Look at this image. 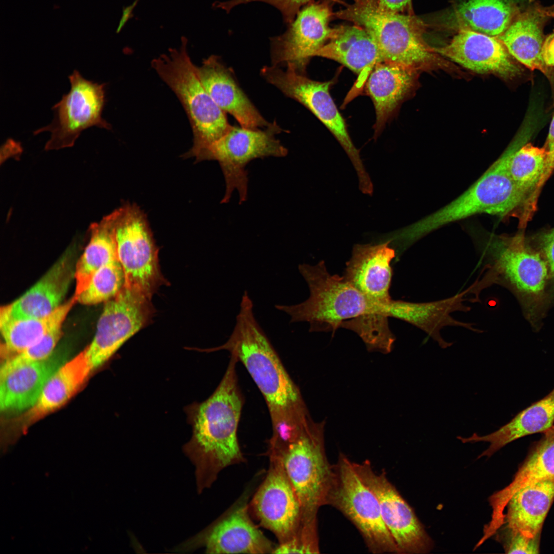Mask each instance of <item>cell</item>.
<instances>
[{"label": "cell", "mask_w": 554, "mask_h": 554, "mask_svg": "<svg viewBox=\"0 0 554 554\" xmlns=\"http://www.w3.org/2000/svg\"><path fill=\"white\" fill-rule=\"evenodd\" d=\"M542 54L545 64L549 67H554V33L544 41Z\"/></svg>", "instance_id": "43"}, {"label": "cell", "mask_w": 554, "mask_h": 554, "mask_svg": "<svg viewBox=\"0 0 554 554\" xmlns=\"http://www.w3.org/2000/svg\"><path fill=\"white\" fill-rule=\"evenodd\" d=\"M325 421L312 419L295 439L282 448L268 452L280 456L302 510V526L317 525L319 509L327 505L334 476L324 444Z\"/></svg>", "instance_id": "8"}, {"label": "cell", "mask_w": 554, "mask_h": 554, "mask_svg": "<svg viewBox=\"0 0 554 554\" xmlns=\"http://www.w3.org/2000/svg\"><path fill=\"white\" fill-rule=\"evenodd\" d=\"M203 87L224 112L232 115L241 126L250 129L268 128L273 123L266 121L235 80L229 68L216 55L205 59L196 67Z\"/></svg>", "instance_id": "24"}, {"label": "cell", "mask_w": 554, "mask_h": 554, "mask_svg": "<svg viewBox=\"0 0 554 554\" xmlns=\"http://www.w3.org/2000/svg\"><path fill=\"white\" fill-rule=\"evenodd\" d=\"M396 257L389 241L377 244H355L347 262L343 276L366 299L372 310L386 315L392 270Z\"/></svg>", "instance_id": "19"}, {"label": "cell", "mask_w": 554, "mask_h": 554, "mask_svg": "<svg viewBox=\"0 0 554 554\" xmlns=\"http://www.w3.org/2000/svg\"><path fill=\"white\" fill-rule=\"evenodd\" d=\"M298 269L308 286L309 296L300 303L275 305L289 316L290 323L307 322L311 332L334 334L344 321L371 311L364 296L343 276L331 274L324 261L301 264Z\"/></svg>", "instance_id": "6"}, {"label": "cell", "mask_w": 554, "mask_h": 554, "mask_svg": "<svg viewBox=\"0 0 554 554\" xmlns=\"http://www.w3.org/2000/svg\"><path fill=\"white\" fill-rule=\"evenodd\" d=\"M228 351L240 361L266 403L272 426L270 442L283 443L294 438L311 419L299 387L256 320L248 292L242 295L233 330L227 341L211 352Z\"/></svg>", "instance_id": "1"}, {"label": "cell", "mask_w": 554, "mask_h": 554, "mask_svg": "<svg viewBox=\"0 0 554 554\" xmlns=\"http://www.w3.org/2000/svg\"><path fill=\"white\" fill-rule=\"evenodd\" d=\"M544 147L546 153L545 165L543 173L536 187V190L538 192L541 191L544 183L554 170V115Z\"/></svg>", "instance_id": "40"}, {"label": "cell", "mask_w": 554, "mask_h": 554, "mask_svg": "<svg viewBox=\"0 0 554 554\" xmlns=\"http://www.w3.org/2000/svg\"><path fill=\"white\" fill-rule=\"evenodd\" d=\"M187 40L179 49L153 59L151 66L175 94L189 118L193 133V145L183 155L195 157L219 140L232 127L225 112L215 103L203 87L196 67L187 51Z\"/></svg>", "instance_id": "5"}, {"label": "cell", "mask_w": 554, "mask_h": 554, "mask_svg": "<svg viewBox=\"0 0 554 554\" xmlns=\"http://www.w3.org/2000/svg\"><path fill=\"white\" fill-rule=\"evenodd\" d=\"M313 0H230L217 2L216 8L229 12L234 7L254 2H261L270 4L277 8L281 13L284 22L289 25L295 18L301 9Z\"/></svg>", "instance_id": "38"}, {"label": "cell", "mask_w": 554, "mask_h": 554, "mask_svg": "<svg viewBox=\"0 0 554 554\" xmlns=\"http://www.w3.org/2000/svg\"><path fill=\"white\" fill-rule=\"evenodd\" d=\"M267 475L253 497L249 511L260 524L271 531L279 544L288 542L301 526L299 499L280 456L270 455Z\"/></svg>", "instance_id": "17"}, {"label": "cell", "mask_w": 554, "mask_h": 554, "mask_svg": "<svg viewBox=\"0 0 554 554\" xmlns=\"http://www.w3.org/2000/svg\"><path fill=\"white\" fill-rule=\"evenodd\" d=\"M554 17V6H534L518 12L506 31L498 38L510 54L531 70H538L550 81L553 73L544 61L542 49L543 26Z\"/></svg>", "instance_id": "27"}, {"label": "cell", "mask_w": 554, "mask_h": 554, "mask_svg": "<svg viewBox=\"0 0 554 554\" xmlns=\"http://www.w3.org/2000/svg\"><path fill=\"white\" fill-rule=\"evenodd\" d=\"M332 16L328 1H312L302 7L284 33L270 38L273 65L304 73L310 58L334 33L335 27L329 26Z\"/></svg>", "instance_id": "14"}, {"label": "cell", "mask_w": 554, "mask_h": 554, "mask_svg": "<svg viewBox=\"0 0 554 554\" xmlns=\"http://www.w3.org/2000/svg\"><path fill=\"white\" fill-rule=\"evenodd\" d=\"M77 303L73 295L51 314L43 317L16 318L0 310L2 350L7 358L38 342L45 334L63 323Z\"/></svg>", "instance_id": "32"}, {"label": "cell", "mask_w": 554, "mask_h": 554, "mask_svg": "<svg viewBox=\"0 0 554 554\" xmlns=\"http://www.w3.org/2000/svg\"><path fill=\"white\" fill-rule=\"evenodd\" d=\"M511 482L489 498L492 511L499 512L517 490L530 483L554 480V425L543 432Z\"/></svg>", "instance_id": "34"}, {"label": "cell", "mask_w": 554, "mask_h": 554, "mask_svg": "<svg viewBox=\"0 0 554 554\" xmlns=\"http://www.w3.org/2000/svg\"><path fill=\"white\" fill-rule=\"evenodd\" d=\"M238 362L231 355L213 393L186 408L192 434L183 450L195 466L198 492L209 488L224 468L245 461L237 434L244 404L236 373Z\"/></svg>", "instance_id": "2"}, {"label": "cell", "mask_w": 554, "mask_h": 554, "mask_svg": "<svg viewBox=\"0 0 554 554\" xmlns=\"http://www.w3.org/2000/svg\"><path fill=\"white\" fill-rule=\"evenodd\" d=\"M63 361L53 355L38 361L7 358L0 371V407L3 411L31 408L51 376Z\"/></svg>", "instance_id": "22"}, {"label": "cell", "mask_w": 554, "mask_h": 554, "mask_svg": "<svg viewBox=\"0 0 554 554\" xmlns=\"http://www.w3.org/2000/svg\"><path fill=\"white\" fill-rule=\"evenodd\" d=\"M75 266L72 255L67 252L31 288L0 310L16 318L43 317L51 314L64 303L74 279Z\"/></svg>", "instance_id": "25"}, {"label": "cell", "mask_w": 554, "mask_h": 554, "mask_svg": "<svg viewBox=\"0 0 554 554\" xmlns=\"http://www.w3.org/2000/svg\"><path fill=\"white\" fill-rule=\"evenodd\" d=\"M363 483L379 502L382 518L398 549V553L428 552L432 542L412 508L388 479L386 472H375L370 461L353 462Z\"/></svg>", "instance_id": "15"}, {"label": "cell", "mask_w": 554, "mask_h": 554, "mask_svg": "<svg viewBox=\"0 0 554 554\" xmlns=\"http://www.w3.org/2000/svg\"><path fill=\"white\" fill-rule=\"evenodd\" d=\"M93 370L85 350L63 364L51 376L35 404L26 416L27 423L37 421L65 403Z\"/></svg>", "instance_id": "30"}, {"label": "cell", "mask_w": 554, "mask_h": 554, "mask_svg": "<svg viewBox=\"0 0 554 554\" xmlns=\"http://www.w3.org/2000/svg\"><path fill=\"white\" fill-rule=\"evenodd\" d=\"M261 74L268 82L285 95L299 102L309 109L331 132L349 157L357 172L360 190L371 191L373 184L362 162L358 149L348 133L346 123L329 92L332 81L319 82L304 73L287 67L265 66Z\"/></svg>", "instance_id": "10"}, {"label": "cell", "mask_w": 554, "mask_h": 554, "mask_svg": "<svg viewBox=\"0 0 554 554\" xmlns=\"http://www.w3.org/2000/svg\"><path fill=\"white\" fill-rule=\"evenodd\" d=\"M115 236L124 286L149 296L160 280L158 250L146 216L135 204L118 208Z\"/></svg>", "instance_id": "13"}, {"label": "cell", "mask_w": 554, "mask_h": 554, "mask_svg": "<svg viewBox=\"0 0 554 554\" xmlns=\"http://www.w3.org/2000/svg\"><path fill=\"white\" fill-rule=\"evenodd\" d=\"M546 157L544 147H535L530 143L523 144L510 156L508 163L509 173L518 188L526 194L527 199L543 173Z\"/></svg>", "instance_id": "35"}, {"label": "cell", "mask_w": 554, "mask_h": 554, "mask_svg": "<svg viewBox=\"0 0 554 554\" xmlns=\"http://www.w3.org/2000/svg\"><path fill=\"white\" fill-rule=\"evenodd\" d=\"M512 144L466 191L447 205L411 225L389 234L386 239L401 255L417 241L449 223L477 214L504 216L525 203L527 196L517 186L508 169Z\"/></svg>", "instance_id": "3"}, {"label": "cell", "mask_w": 554, "mask_h": 554, "mask_svg": "<svg viewBox=\"0 0 554 554\" xmlns=\"http://www.w3.org/2000/svg\"><path fill=\"white\" fill-rule=\"evenodd\" d=\"M247 494L193 539L187 549L205 547L207 553H268L274 547L250 517Z\"/></svg>", "instance_id": "18"}, {"label": "cell", "mask_w": 554, "mask_h": 554, "mask_svg": "<svg viewBox=\"0 0 554 554\" xmlns=\"http://www.w3.org/2000/svg\"><path fill=\"white\" fill-rule=\"evenodd\" d=\"M433 51L479 73H491L505 78L521 73V68L498 37L459 30L446 45Z\"/></svg>", "instance_id": "21"}, {"label": "cell", "mask_w": 554, "mask_h": 554, "mask_svg": "<svg viewBox=\"0 0 554 554\" xmlns=\"http://www.w3.org/2000/svg\"><path fill=\"white\" fill-rule=\"evenodd\" d=\"M315 56L329 58L342 64L358 75L351 95L359 94L374 66L383 62L379 47L372 36L363 28L341 25Z\"/></svg>", "instance_id": "26"}, {"label": "cell", "mask_w": 554, "mask_h": 554, "mask_svg": "<svg viewBox=\"0 0 554 554\" xmlns=\"http://www.w3.org/2000/svg\"><path fill=\"white\" fill-rule=\"evenodd\" d=\"M334 16L365 29L377 43L383 62L415 69L437 60L424 39V25L414 14L383 11L378 0H353Z\"/></svg>", "instance_id": "7"}, {"label": "cell", "mask_w": 554, "mask_h": 554, "mask_svg": "<svg viewBox=\"0 0 554 554\" xmlns=\"http://www.w3.org/2000/svg\"><path fill=\"white\" fill-rule=\"evenodd\" d=\"M379 8L385 11L413 14L411 0H378Z\"/></svg>", "instance_id": "42"}, {"label": "cell", "mask_w": 554, "mask_h": 554, "mask_svg": "<svg viewBox=\"0 0 554 554\" xmlns=\"http://www.w3.org/2000/svg\"><path fill=\"white\" fill-rule=\"evenodd\" d=\"M63 325H61L53 328L33 345L11 357L24 361H38L48 359L52 355L53 350L62 337Z\"/></svg>", "instance_id": "37"}, {"label": "cell", "mask_w": 554, "mask_h": 554, "mask_svg": "<svg viewBox=\"0 0 554 554\" xmlns=\"http://www.w3.org/2000/svg\"><path fill=\"white\" fill-rule=\"evenodd\" d=\"M554 424V388L546 396L518 413L510 421L490 434L474 433L468 438L458 437L462 443H490L479 458L489 457L507 444L523 437L544 432Z\"/></svg>", "instance_id": "29"}, {"label": "cell", "mask_w": 554, "mask_h": 554, "mask_svg": "<svg viewBox=\"0 0 554 554\" xmlns=\"http://www.w3.org/2000/svg\"><path fill=\"white\" fill-rule=\"evenodd\" d=\"M149 297L124 286L106 302L93 339L84 349L93 369L107 362L143 327L149 315Z\"/></svg>", "instance_id": "16"}, {"label": "cell", "mask_w": 554, "mask_h": 554, "mask_svg": "<svg viewBox=\"0 0 554 554\" xmlns=\"http://www.w3.org/2000/svg\"><path fill=\"white\" fill-rule=\"evenodd\" d=\"M117 215L116 209L90 227L89 241L75 266L73 296L76 300L98 269L118 261L115 236Z\"/></svg>", "instance_id": "33"}, {"label": "cell", "mask_w": 554, "mask_h": 554, "mask_svg": "<svg viewBox=\"0 0 554 554\" xmlns=\"http://www.w3.org/2000/svg\"><path fill=\"white\" fill-rule=\"evenodd\" d=\"M333 465L334 479L327 505L337 508L353 524L370 552L398 553L382 518L377 498L361 480L353 462L340 453Z\"/></svg>", "instance_id": "11"}, {"label": "cell", "mask_w": 554, "mask_h": 554, "mask_svg": "<svg viewBox=\"0 0 554 554\" xmlns=\"http://www.w3.org/2000/svg\"><path fill=\"white\" fill-rule=\"evenodd\" d=\"M554 500V480L530 483L515 492L499 515L485 526L483 541L505 529L529 538L538 537L544 521Z\"/></svg>", "instance_id": "20"}, {"label": "cell", "mask_w": 554, "mask_h": 554, "mask_svg": "<svg viewBox=\"0 0 554 554\" xmlns=\"http://www.w3.org/2000/svg\"><path fill=\"white\" fill-rule=\"evenodd\" d=\"M540 246L548 266L549 275L554 280V228L541 236Z\"/></svg>", "instance_id": "41"}, {"label": "cell", "mask_w": 554, "mask_h": 554, "mask_svg": "<svg viewBox=\"0 0 554 554\" xmlns=\"http://www.w3.org/2000/svg\"><path fill=\"white\" fill-rule=\"evenodd\" d=\"M477 246L479 273L466 289L469 302H480L482 291L494 284L529 299L542 295L549 276L548 266L542 255L527 244L522 234L489 235L478 240Z\"/></svg>", "instance_id": "4"}, {"label": "cell", "mask_w": 554, "mask_h": 554, "mask_svg": "<svg viewBox=\"0 0 554 554\" xmlns=\"http://www.w3.org/2000/svg\"><path fill=\"white\" fill-rule=\"evenodd\" d=\"M519 11L514 0H457L452 18L459 30L498 37Z\"/></svg>", "instance_id": "31"}, {"label": "cell", "mask_w": 554, "mask_h": 554, "mask_svg": "<svg viewBox=\"0 0 554 554\" xmlns=\"http://www.w3.org/2000/svg\"><path fill=\"white\" fill-rule=\"evenodd\" d=\"M412 68L389 62L377 64L368 75L364 89L375 111L374 136L377 137L413 84Z\"/></svg>", "instance_id": "28"}, {"label": "cell", "mask_w": 554, "mask_h": 554, "mask_svg": "<svg viewBox=\"0 0 554 554\" xmlns=\"http://www.w3.org/2000/svg\"><path fill=\"white\" fill-rule=\"evenodd\" d=\"M466 289L456 295L442 300L427 302H411L391 300L386 308V314L408 323L419 328L437 342L442 348L451 346L452 343L445 341L441 330L447 326L460 327L476 333L483 330L475 327V324L455 319L451 313L456 311L467 312L471 307L465 304L468 301Z\"/></svg>", "instance_id": "23"}, {"label": "cell", "mask_w": 554, "mask_h": 554, "mask_svg": "<svg viewBox=\"0 0 554 554\" xmlns=\"http://www.w3.org/2000/svg\"><path fill=\"white\" fill-rule=\"evenodd\" d=\"M504 548L507 553H539V537L529 538L522 533L506 529Z\"/></svg>", "instance_id": "39"}, {"label": "cell", "mask_w": 554, "mask_h": 554, "mask_svg": "<svg viewBox=\"0 0 554 554\" xmlns=\"http://www.w3.org/2000/svg\"><path fill=\"white\" fill-rule=\"evenodd\" d=\"M125 274L119 261L98 269L76 298L77 303L93 305L115 297L124 287Z\"/></svg>", "instance_id": "36"}, {"label": "cell", "mask_w": 554, "mask_h": 554, "mask_svg": "<svg viewBox=\"0 0 554 554\" xmlns=\"http://www.w3.org/2000/svg\"><path fill=\"white\" fill-rule=\"evenodd\" d=\"M68 78L70 89L52 107L53 121L33 133L34 135L44 131L51 133L45 147L46 150L72 147L82 132L89 128H111L102 116L106 84L88 80L76 70Z\"/></svg>", "instance_id": "12"}, {"label": "cell", "mask_w": 554, "mask_h": 554, "mask_svg": "<svg viewBox=\"0 0 554 554\" xmlns=\"http://www.w3.org/2000/svg\"><path fill=\"white\" fill-rule=\"evenodd\" d=\"M281 131L275 123L264 130L232 126L195 157L197 162L213 160L219 163L225 183L222 203H228L234 191L238 192L240 204L246 201L248 177L246 168L250 162L259 158L287 155L288 150L274 136Z\"/></svg>", "instance_id": "9"}]
</instances>
